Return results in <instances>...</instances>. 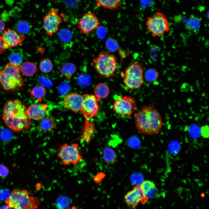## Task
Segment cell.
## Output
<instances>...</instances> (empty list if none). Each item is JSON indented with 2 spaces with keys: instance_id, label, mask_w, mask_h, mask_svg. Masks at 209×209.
<instances>
[{
  "instance_id": "6da1fadb",
  "label": "cell",
  "mask_w": 209,
  "mask_h": 209,
  "mask_svg": "<svg viewBox=\"0 0 209 209\" xmlns=\"http://www.w3.org/2000/svg\"><path fill=\"white\" fill-rule=\"evenodd\" d=\"M27 109L19 100L7 101L5 104L2 113L5 124L14 132L28 130L30 126V119L27 113Z\"/></svg>"
},
{
  "instance_id": "7a4b0ae2",
  "label": "cell",
  "mask_w": 209,
  "mask_h": 209,
  "mask_svg": "<svg viewBox=\"0 0 209 209\" xmlns=\"http://www.w3.org/2000/svg\"><path fill=\"white\" fill-rule=\"evenodd\" d=\"M135 122L139 133L144 134L154 135L161 131L163 122L159 113L153 104L139 109L134 114Z\"/></svg>"
},
{
  "instance_id": "3957f363",
  "label": "cell",
  "mask_w": 209,
  "mask_h": 209,
  "mask_svg": "<svg viewBox=\"0 0 209 209\" xmlns=\"http://www.w3.org/2000/svg\"><path fill=\"white\" fill-rule=\"evenodd\" d=\"M0 83L7 91L15 90L24 85L19 66L9 62L0 71Z\"/></svg>"
},
{
  "instance_id": "277c9868",
  "label": "cell",
  "mask_w": 209,
  "mask_h": 209,
  "mask_svg": "<svg viewBox=\"0 0 209 209\" xmlns=\"http://www.w3.org/2000/svg\"><path fill=\"white\" fill-rule=\"evenodd\" d=\"M93 61L95 70L102 78H108L114 76L118 69L116 57L106 51H101Z\"/></svg>"
},
{
  "instance_id": "5b68a950",
  "label": "cell",
  "mask_w": 209,
  "mask_h": 209,
  "mask_svg": "<svg viewBox=\"0 0 209 209\" xmlns=\"http://www.w3.org/2000/svg\"><path fill=\"white\" fill-rule=\"evenodd\" d=\"M5 203L11 208L17 209H37L39 203L37 198L29 196L26 189H14Z\"/></svg>"
},
{
  "instance_id": "8992f818",
  "label": "cell",
  "mask_w": 209,
  "mask_h": 209,
  "mask_svg": "<svg viewBox=\"0 0 209 209\" xmlns=\"http://www.w3.org/2000/svg\"><path fill=\"white\" fill-rule=\"evenodd\" d=\"M121 75L124 79L123 83L128 89H138L144 81L143 65L138 62H132Z\"/></svg>"
},
{
  "instance_id": "52a82bcc",
  "label": "cell",
  "mask_w": 209,
  "mask_h": 209,
  "mask_svg": "<svg viewBox=\"0 0 209 209\" xmlns=\"http://www.w3.org/2000/svg\"><path fill=\"white\" fill-rule=\"evenodd\" d=\"M146 24L147 32L153 37L163 36L170 30L166 16L159 12H156L152 16L148 17Z\"/></svg>"
},
{
  "instance_id": "ba28073f",
  "label": "cell",
  "mask_w": 209,
  "mask_h": 209,
  "mask_svg": "<svg viewBox=\"0 0 209 209\" xmlns=\"http://www.w3.org/2000/svg\"><path fill=\"white\" fill-rule=\"evenodd\" d=\"M57 156L62 164L66 165H77L82 158L78 145L76 143L64 144L61 146L58 149Z\"/></svg>"
},
{
  "instance_id": "9c48e42d",
  "label": "cell",
  "mask_w": 209,
  "mask_h": 209,
  "mask_svg": "<svg viewBox=\"0 0 209 209\" xmlns=\"http://www.w3.org/2000/svg\"><path fill=\"white\" fill-rule=\"evenodd\" d=\"M57 8L51 9L43 18V28L48 35L51 36L57 32L62 22Z\"/></svg>"
},
{
  "instance_id": "30bf717a",
  "label": "cell",
  "mask_w": 209,
  "mask_h": 209,
  "mask_svg": "<svg viewBox=\"0 0 209 209\" xmlns=\"http://www.w3.org/2000/svg\"><path fill=\"white\" fill-rule=\"evenodd\" d=\"M114 111L117 114L129 116L137 108L135 100L132 97L120 96L114 101L113 105Z\"/></svg>"
},
{
  "instance_id": "8fae6325",
  "label": "cell",
  "mask_w": 209,
  "mask_h": 209,
  "mask_svg": "<svg viewBox=\"0 0 209 209\" xmlns=\"http://www.w3.org/2000/svg\"><path fill=\"white\" fill-rule=\"evenodd\" d=\"M101 23L96 15L92 12L86 13L79 19L77 26L83 34L92 32L101 26Z\"/></svg>"
},
{
  "instance_id": "7c38bea8",
  "label": "cell",
  "mask_w": 209,
  "mask_h": 209,
  "mask_svg": "<svg viewBox=\"0 0 209 209\" xmlns=\"http://www.w3.org/2000/svg\"><path fill=\"white\" fill-rule=\"evenodd\" d=\"M83 99L80 110L86 118H91L96 116L98 112V102L100 99L95 95L85 94Z\"/></svg>"
},
{
  "instance_id": "4fadbf2b",
  "label": "cell",
  "mask_w": 209,
  "mask_h": 209,
  "mask_svg": "<svg viewBox=\"0 0 209 209\" xmlns=\"http://www.w3.org/2000/svg\"><path fill=\"white\" fill-rule=\"evenodd\" d=\"M124 199L127 205L136 207L140 203L144 204L148 199L144 196L140 185H135L124 196Z\"/></svg>"
},
{
  "instance_id": "5bb4252c",
  "label": "cell",
  "mask_w": 209,
  "mask_h": 209,
  "mask_svg": "<svg viewBox=\"0 0 209 209\" xmlns=\"http://www.w3.org/2000/svg\"><path fill=\"white\" fill-rule=\"evenodd\" d=\"M1 36L3 42L4 48L6 50L19 45L25 39L24 35L19 34L10 28L4 30Z\"/></svg>"
},
{
  "instance_id": "9a60e30c",
  "label": "cell",
  "mask_w": 209,
  "mask_h": 209,
  "mask_svg": "<svg viewBox=\"0 0 209 209\" xmlns=\"http://www.w3.org/2000/svg\"><path fill=\"white\" fill-rule=\"evenodd\" d=\"M83 97L76 93H72L65 96L63 99L64 107L77 113L80 111Z\"/></svg>"
},
{
  "instance_id": "2e32d148",
  "label": "cell",
  "mask_w": 209,
  "mask_h": 209,
  "mask_svg": "<svg viewBox=\"0 0 209 209\" xmlns=\"http://www.w3.org/2000/svg\"><path fill=\"white\" fill-rule=\"evenodd\" d=\"M47 108L48 105L46 104H33L27 109L26 113L30 119L38 120L46 116Z\"/></svg>"
},
{
  "instance_id": "e0dca14e",
  "label": "cell",
  "mask_w": 209,
  "mask_h": 209,
  "mask_svg": "<svg viewBox=\"0 0 209 209\" xmlns=\"http://www.w3.org/2000/svg\"><path fill=\"white\" fill-rule=\"evenodd\" d=\"M140 186L144 196L148 199L155 197L158 194L157 188L152 181L145 180L142 182Z\"/></svg>"
},
{
  "instance_id": "ac0fdd59",
  "label": "cell",
  "mask_w": 209,
  "mask_h": 209,
  "mask_svg": "<svg viewBox=\"0 0 209 209\" xmlns=\"http://www.w3.org/2000/svg\"><path fill=\"white\" fill-rule=\"evenodd\" d=\"M96 6L109 10L120 9L123 0H93Z\"/></svg>"
},
{
  "instance_id": "d6986e66",
  "label": "cell",
  "mask_w": 209,
  "mask_h": 209,
  "mask_svg": "<svg viewBox=\"0 0 209 209\" xmlns=\"http://www.w3.org/2000/svg\"><path fill=\"white\" fill-rule=\"evenodd\" d=\"M201 25V19L193 14H191L185 23V27L189 31L195 33L199 31Z\"/></svg>"
},
{
  "instance_id": "ffe728a7",
  "label": "cell",
  "mask_w": 209,
  "mask_h": 209,
  "mask_svg": "<svg viewBox=\"0 0 209 209\" xmlns=\"http://www.w3.org/2000/svg\"><path fill=\"white\" fill-rule=\"evenodd\" d=\"M41 120L39 127L40 130L44 133L51 131L56 125L55 119L51 116H45Z\"/></svg>"
},
{
  "instance_id": "44dd1931",
  "label": "cell",
  "mask_w": 209,
  "mask_h": 209,
  "mask_svg": "<svg viewBox=\"0 0 209 209\" xmlns=\"http://www.w3.org/2000/svg\"><path fill=\"white\" fill-rule=\"evenodd\" d=\"M103 157L105 163L108 165L115 163L117 160L116 154L111 147L106 146L103 151Z\"/></svg>"
},
{
  "instance_id": "7402d4cb",
  "label": "cell",
  "mask_w": 209,
  "mask_h": 209,
  "mask_svg": "<svg viewBox=\"0 0 209 209\" xmlns=\"http://www.w3.org/2000/svg\"><path fill=\"white\" fill-rule=\"evenodd\" d=\"M20 68L21 72L25 76L30 77L36 72L37 68L36 65L33 62L26 61L23 63Z\"/></svg>"
},
{
  "instance_id": "603a6c76",
  "label": "cell",
  "mask_w": 209,
  "mask_h": 209,
  "mask_svg": "<svg viewBox=\"0 0 209 209\" xmlns=\"http://www.w3.org/2000/svg\"><path fill=\"white\" fill-rule=\"evenodd\" d=\"M109 92V88L108 86L103 83L97 84L94 89L95 95L100 99H103L107 97Z\"/></svg>"
},
{
  "instance_id": "cb8c5ba5",
  "label": "cell",
  "mask_w": 209,
  "mask_h": 209,
  "mask_svg": "<svg viewBox=\"0 0 209 209\" xmlns=\"http://www.w3.org/2000/svg\"><path fill=\"white\" fill-rule=\"evenodd\" d=\"M77 67L73 63L67 62L60 69L61 73L67 79H70L76 72Z\"/></svg>"
},
{
  "instance_id": "d4e9b609",
  "label": "cell",
  "mask_w": 209,
  "mask_h": 209,
  "mask_svg": "<svg viewBox=\"0 0 209 209\" xmlns=\"http://www.w3.org/2000/svg\"><path fill=\"white\" fill-rule=\"evenodd\" d=\"M31 96L40 102L46 93V89L41 85L34 87L30 91Z\"/></svg>"
},
{
  "instance_id": "484cf974",
  "label": "cell",
  "mask_w": 209,
  "mask_h": 209,
  "mask_svg": "<svg viewBox=\"0 0 209 209\" xmlns=\"http://www.w3.org/2000/svg\"><path fill=\"white\" fill-rule=\"evenodd\" d=\"M71 203L70 198L66 196L62 195L57 199L55 204L57 209H67Z\"/></svg>"
},
{
  "instance_id": "4316f807",
  "label": "cell",
  "mask_w": 209,
  "mask_h": 209,
  "mask_svg": "<svg viewBox=\"0 0 209 209\" xmlns=\"http://www.w3.org/2000/svg\"><path fill=\"white\" fill-rule=\"evenodd\" d=\"M39 67L42 72L47 73L53 70V66L52 62L50 59L45 58L41 60Z\"/></svg>"
},
{
  "instance_id": "83f0119b",
  "label": "cell",
  "mask_w": 209,
  "mask_h": 209,
  "mask_svg": "<svg viewBox=\"0 0 209 209\" xmlns=\"http://www.w3.org/2000/svg\"><path fill=\"white\" fill-rule=\"evenodd\" d=\"M145 76L147 81L150 83H153L158 80L159 77V73L155 69L150 68L146 71Z\"/></svg>"
},
{
  "instance_id": "f1b7e54d",
  "label": "cell",
  "mask_w": 209,
  "mask_h": 209,
  "mask_svg": "<svg viewBox=\"0 0 209 209\" xmlns=\"http://www.w3.org/2000/svg\"><path fill=\"white\" fill-rule=\"evenodd\" d=\"M16 27L18 32L21 33H27L30 28L28 21L24 20L18 21L16 24Z\"/></svg>"
},
{
  "instance_id": "f546056e",
  "label": "cell",
  "mask_w": 209,
  "mask_h": 209,
  "mask_svg": "<svg viewBox=\"0 0 209 209\" xmlns=\"http://www.w3.org/2000/svg\"><path fill=\"white\" fill-rule=\"evenodd\" d=\"M10 62L12 64L19 66L21 63L23 58L22 56L18 53L15 52L12 53L9 56Z\"/></svg>"
},
{
  "instance_id": "4dcf8cb0",
  "label": "cell",
  "mask_w": 209,
  "mask_h": 209,
  "mask_svg": "<svg viewBox=\"0 0 209 209\" xmlns=\"http://www.w3.org/2000/svg\"><path fill=\"white\" fill-rule=\"evenodd\" d=\"M59 36L62 42H67L71 39L72 35L71 31L66 29H62L59 32Z\"/></svg>"
},
{
  "instance_id": "1f68e13d",
  "label": "cell",
  "mask_w": 209,
  "mask_h": 209,
  "mask_svg": "<svg viewBox=\"0 0 209 209\" xmlns=\"http://www.w3.org/2000/svg\"><path fill=\"white\" fill-rule=\"evenodd\" d=\"M9 170L8 167L3 164H0V177L2 178L6 177L9 175Z\"/></svg>"
},
{
  "instance_id": "d6a6232c",
  "label": "cell",
  "mask_w": 209,
  "mask_h": 209,
  "mask_svg": "<svg viewBox=\"0 0 209 209\" xmlns=\"http://www.w3.org/2000/svg\"><path fill=\"white\" fill-rule=\"evenodd\" d=\"M10 194V193L9 190H1L0 191V199L6 200L9 198Z\"/></svg>"
},
{
  "instance_id": "836d02e7",
  "label": "cell",
  "mask_w": 209,
  "mask_h": 209,
  "mask_svg": "<svg viewBox=\"0 0 209 209\" xmlns=\"http://www.w3.org/2000/svg\"><path fill=\"white\" fill-rule=\"evenodd\" d=\"M59 87L63 88H59V90L60 91V93L63 94L65 93H66V92H67L68 90V89H65V88L69 87V86L68 83H64L60 85V86Z\"/></svg>"
},
{
  "instance_id": "e575fe53",
  "label": "cell",
  "mask_w": 209,
  "mask_h": 209,
  "mask_svg": "<svg viewBox=\"0 0 209 209\" xmlns=\"http://www.w3.org/2000/svg\"><path fill=\"white\" fill-rule=\"evenodd\" d=\"M3 46V44L1 36H0V53H3L6 51Z\"/></svg>"
},
{
  "instance_id": "d590c367",
  "label": "cell",
  "mask_w": 209,
  "mask_h": 209,
  "mask_svg": "<svg viewBox=\"0 0 209 209\" xmlns=\"http://www.w3.org/2000/svg\"><path fill=\"white\" fill-rule=\"evenodd\" d=\"M5 24L3 21L0 19V33L3 32L5 28Z\"/></svg>"
},
{
  "instance_id": "8d00e7d4",
  "label": "cell",
  "mask_w": 209,
  "mask_h": 209,
  "mask_svg": "<svg viewBox=\"0 0 209 209\" xmlns=\"http://www.w3.org/2000/svg\"><path fill=\"white\" fill-rule=\"evenodd\" d=\"M0 209H13L9 207L8 205H3L0 207Z\"/></svg>"
},
{
  "instance_id": "74e56055",
  "label": "cell",
  "mask_w": 209,
  "mask_h": 209,
  "mask_svg": "<svg viewBox=\"0 0 209 209\" xmlns=\"http://www.w3.org/2000/svg\"><path fill=\"white\" fill-rule=\"evenodd\" d=\"M67 209H82L81 208H78L75 206H73L71 207H69Z\"/></svg>"
},
{
  "instance_id": "f35d334b",
  "label": "cell",
  "mask_w": 209,
  "mask_h": 209,
  "mask_svg": "<svg viewBox=\"0 0 209 209\" xmlns=\"http://www.w3.org/2000/svg\"></svg>"
}]
</instances>
